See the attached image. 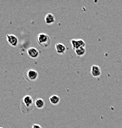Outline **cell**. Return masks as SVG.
Wrapping results in <instances>:
<instances>
[{
	"label": "cell",
	"mask_w": 122,
	"mask_h": 128,
	"mask_svg": "<svg viewBox=\"0 0 122 128\" xmlns=\"http://www.w3.org/2000/svg\"><path fill=\"white\" fill-rule=\"evenodd\" d=\"M34 102L33 97L31 96L27 95L23 97L21 100L20 108L21 112L23 114H28L33 109Z\"/></svg>",
	"instance_id": "obj_1"
},
{
	"label": "cell",
	"mask_w": 122,
	"mask_h": 128,
	"mask_svg": "<svg viewBox=\"0 0 122 128\" xmlns=\"http://www.w3.org/2000/svg\"><path fill=\"white\" fill-rule=\"evenodd\" d=\"M38 44L42 48H47L51 43L50 36L46 33H39L37 38Z\"/></svg>",
	"instance_id": "obj_2"
},
{
	"label": "cell",
	"mask_w": 122,
	"mask_h": 128,
	"mask_svg": "<svg viewBox=\"0 0 122 128\" xmlns=\"http://www.w3.org/2000/svg\"><path fill=\"white\" fill-rule=\"evenodd\" d=\"M25 80L28 81H34L38 78V72L34 69H30L25 73Z\"/></svg>",
	"instance_id": "obj_3"
},
{
	"label": "cell",
	"mask_w": 122,
	"mask_h": 128,
	"mask_svg": "<svg viewBox=\"0 0 122 128\" xmlns=\"http://www.w3.org/2000/svg\"><path fill=\"white\" fill-rule=\"evenodd\" d=\"M72 48L74 50L79 48H85L86 43L82 39H72L71 41Z\"/></svg>",
	"instance_id": "obj_4"
},
{
	"label": "cell",
	"mask_w": 122,
	"mask_h": 128,
	"mask_svg": "<svg viewBox=\"0 0 122 128\" xmlns=\"http://www.w3.org/2000/svg\"><path fill=\"white\" fill-rule=\"evenodd\" d=\"M27 54L30 58L36 59L39 57L40 52L36 48H30L27 49Z\"/></svg>",
	"instance_id": "obj_5"
},
{
	"label": "cell",
	"mask_w": 122,
	"mask_h": 128,
	"mask_svg": "<svg viewBox=\"0 0 122 128\" xmlns=\"http://www.w3.org/2000/svg\"><path fill=\"white\" fill-rule=\"evenodd\" d=\"M7 42L9 44L13 47H16L18 44V38L14 34H7L6 36Z\"/></svg>",
	"instance_id": "obj_6"
},
{
	"label": "cell",
	"mask_w": 122,
	"mask_h": 128,
	"mask_svg": "<svg viewBox=\"0 0 122 128\" xmlns=\"http://www.w3.org/2000/svg\"><path fill=\"white\" fill-rule=\"evenodd\" d=\"M91 74L95 78H98L101 75V70L100 66L96 65H93L91 66Z\"/></svg>",
	"instance_id": "obj_7"
},
{
	"label": "cell",
	"mask_w": 122,
	"mask_h": 128,
	"mask_svg": "<svg viewBox=\"0 0 122 128\" xmlns=\"http://www.w3.org/2000/svg\"><path fill=\"white\" fill-rule=\"evenodd\" d=\"M55 50L58 54H64L67 50V48L63 43H57L55 46Z\"/></svg>",
	"instance_id": "obj_8"
},
{
	"label": "cell",
	"mask_w": 122,
	"mask_h": 128,
	"mask_svg": "<svg viewBox=\"0 0 122 128\" xmlns=\"http://www.w3.org/2000/svg\"><path fill=\"white\" fill-rule=\"evenodd\" d=\"M55 22V17L53 14L49 13L45 17V22L48 25H51Z\"/></svg>",
	"instance_id": "obj_9"
},
{
	"label": "cell",
	"mask_w": 122,
	"mask_h": 128,
	"mask_svg": "<svg viewBox=\"0 0 122 128\" xmlns=\"http://www.w3.org/2000/svg\"><path fill=\"white\" fill-rule=\"evenodd\" d=\"M34 106L38 109H42L45 106V102L42 98H38L34 101Z\"/></svg>",
	"instance_id": "obj_10"
},
{
	"label": "cell",
	"mask_w": 122,
	"mask_h": 128,
	"mask_svg": "<svg viewBox=\"0 0 122 128\" xmlns=\"http://www.w3.org/2000/svg\"><path fill=\"white\" fill-rule=\"evenodd\" d=\"M49 101H50V102L52 105H57L60 102V98L59 96H58L57 95H53L50 97Z\"/></svg>",
	"instance_id": "obj_11"
},
{
	"label": "cell",
	"mask_w": 122,
	"mask_h": 128,
	"mask_svg": "<svg viewBox=\"0 0 122 128\" xmlns=\"http://www.w3.org/2000/svg\"><path fill=\"white\" fill-rule=\"evenodd\" d=\"M74 52L77 57H83L86 54V49L85 48H79L75 49Z\"/></svg>",
	"instance_id": "obj_12"
},
{
	"label": "cell",
	"mask_w": 122,
	"mask_h": 128,
	"mask_svg": "<svg viewBox=\"0 0 122 128\" xmlns=\"http://www.w3.org/2000/svg\"><path fill=\"white\" fill-rule=\"evenodd\" d=\"M32 128H42V126L38 124H34L32 126Z\"/></svg>",
	"instance_id": "obj_13"
},
{
	"label": "cell",
	"mask_w": 122,
	"mask_h": 128,
	"mask_svg": "<svg viewBox=\"0 0 122 128\" xmlns=\"http://www.w3.org/2000/svg\"><path fill=\"white\" fill-rule=\"evenodd\" d=\"M0 128H2V127H0Z\"/></svg>",
	"instance_id": "obj_14"
}]
</instances>
